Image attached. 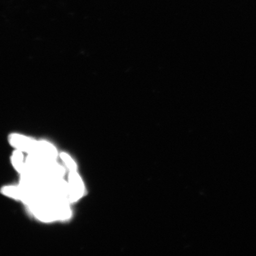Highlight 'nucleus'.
I'll list each match as a JSON object with an SVG mask.
<instances>
[{
  "instance_id": "f257e3e1",
  "label": "nucleus",
  "mask_w": 256,
  "mask_h": 256,
  "mask_svg": "<svg viewBox=\"0 0 256 256\" xmlns=\"http://www.w3.org/2000/svg\"><path fill=\"white\" fill-rule=\"evenodd\" d=\"M68 188L70 202L76 203L84 196L85 184L78 171L69 172Z\"/></svg>"
},
{
  "instance_id": "20e7f679",
  "label": "nucleus",
  "mask_w": 256,
  "mask_h": 256,
  "mask_svg": "<svg viewBox=\"0 0 256 256\" xmlns=\"http://www.w3.org/2000/svg\"><path fill=\"white\" fill-rule=\"evenodd\" d=\"M10 162L12 168L18 174H22L25 166L24 153L20 150H15L10 156Z\"/></svg>"
},
{
  "instance_id": "f03ea898",
  "label": "nucleus",
  "mask_w": 256,
  "mask_h": 256,
  "mask_svg": "<svg viewBox=\"0 0 256 256\" xmlns=\"http://www.w3.org/2000/svg\"><path fill=\"white\" fill-rule=\"evenodd\" d=\"M8 142L12 148L24 153L30 154L36 152L38 140L20 134H12L8 137Z\"/></svg>"
},
{
  "instance_id": "39448f33",
  "label": "nucleus",
  "mask_w": 256,
  "mask_h": 256,
  "mask_svg": "<svg viewBox=\"0 0 256 256\" xmlns=\"http://www.w3.org/2000/svg\"><path fill=\"white\" fill-rule=\"evenodd\" d=\"M0 193L6 197L15 200H22L21 190L18 187L14 185H6L0 190Z\"/></svg>"
},
{
  "instance_id": "423d86ee",
  "label": "nucleus",
  "mask_w": 256,
  "mask_h": 256,
  "mask_svg": "<svg viewBox=\"0 0 256 256\" xmlns=\"http://www.w3.org/2000/svg\"><path fill=\"white\" fill-rule=\"evenodd\" d=\"M59 158L62 160L69 172L78 171V163L68 152H60Z\"/></svg>"
},
{
  "instance_id": "7ed1b4c3",
  "label": "nucleus",
  "mask_w": 256,
  "mask_h": 256,
  "mask_svg": "<svg viewBox=\"0 0 256 256\" xmlns=\"http://www.w3.org/2000/svg\"><path fill=\"white\" fill-rule=\"evenodd\" d=\"M48 159L56 160L59 158L60 152L52 143L46 140H38L36 152Z\"/></svg>"
}]
</instances>
